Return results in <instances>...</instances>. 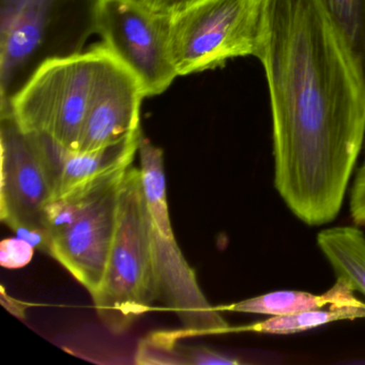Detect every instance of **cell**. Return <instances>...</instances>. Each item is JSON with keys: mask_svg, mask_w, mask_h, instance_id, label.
<instances>
[{"mask_svg": "<svg viewBox=\"0 0 365 365\" xmlns=\"http://www.w3.org/2000/svg\"><path fill=\"white\" fill-rule=\"evenodd\" d=\"M129 166L115 168L93 177L54 198L46 209V225L53 238L73 224L80 213L93 200L119 182Z\"/></svg>", "mask_w": 365, "mask_h": 365, "instance_id": "cell-13", "label": "cell"}, {"mask_svg": "<svg viewBox=\"0 0 365 365\" xmlns=\"http://www.w3.org/2000/svg\"><path fill=\"white\" fill-rule=\"evenodd\" d=\"M274 187L309 226L339 215L365 140V83L318 0H266Z\"/></svg>", "mask_w": 365, "mask_h": 365, "instance_id": "cell-1", "label": "cell"}, {"mask_svg": "<svg viewBox=\"0 0 365 365\" xmlns=\"http://www.w3.org/2000/svg\"><path fill=\"white\" fill-rule=\"evenodd\" d=\"M97 34L138 78L146 98L161 95L179 76L168 46V18L140 0H100Z\"/></svg>", "mask_w": 365, "mask_h": 365, "instance_id": "cell-6", "label": "cell"}, {"mask_svg": "<svg viewBox=\"0 0 365 365\" xmlns=\"http://www.w3.org/2000/svg\"><path fill=\"white\" fill-rule=\"evenodd\" d=\"M100 0H0V116L36 72L84 53Z\"/></svg>", "mask_w": 365, "mask_h": 365, "instance_id": "cell-2", "label": "cell"}, {"mask_svg": "<svg viewBox=\"0 0 365 365\" xmlns=\"http://www.w3.org/2000/svg\"><path fill=\"white\" fill-rule=\"evenodd\" d=\"M0 301L3 307L7 309L8 312L16 316V317L20 318V319H25L26 317V312L29 307H31V304H27V303L22 302V301L16 300V299L12 298L9 294L6 292L5 287L1 286L0 288Z\"/></svg>", "mask_w": 365, "mask_h": 365, "instance_id": "cell-22", "label": "cell"}, {"mask_svg": "<svg viewBox=\"0 0 365 365\" xmlns=\"http://www.w3.org/2000/svg\"><path fill=\"white\" fill-rule=\"evenodd\" d=\"M195 336L182 330L151 332L138 343L135 363L140 365H195L196 346L182 345V337Z\"/></svg>", "mask_w": 365, "mask_h": 365, "instance_id": "cell-17", "label": "cell"}, {"mask_svg": "<svg viewBox=\"0 0 365 365\" xmlns=\"http://www.w3.org/2000/svg\"><path fill=\"white\" fill-rule=\"evenodd\" d=\"M140 1L155 14L170 18V16L200 3L202 0H140Z\"/></svg>", "mask_w": 365, "mask_h": 365, "instance_id": "cell-21", "label": "cell"}, {"mask_svg": "<svg viewBox=\"0 0 365 365\" xmlns=\"http://www.w3.org/2000/svg\"><path fill=\"white\" fill-rule=\"evenodd\" d=\"M18 238L29 242L36 250L42 253L51 254L52 250L53 237L50 230L46 227H37V226L19 225L12 228Z\"/></svg>", "mask_w": 365, "mask_h": 365, "instance_id": "cell-20", "label": "cell"}, {"mask_svg": "<svg viewBox=\"0 0 365 365\" xmlns=\"http://www.w3.org/2000/svg\"><path fill=\"white\" fill-rule=\"evenodd\" d=\"M362 151L363 162L354 177L349 200L350 215L358 226H365V140Z\"/></svg>", "mask_w": 365, "mask_h": 365, "instance_id": "cell-19", "label": "cell"}, {"mask_svg": "<svg viewBox=\"0 0 365 365\" xmlns=\"http://www.w3.org/2000/svg\"><path fill=\"white\" fill-rule=\"evenodd\" d=\"M0 220L9 228L46 227V209L56 196L35 134L22 131L12 115L0 116Z\"/></svg>", "mask_w": 365, "mask_h": 365, "instance_id": "cell-7", "label": "cell"}, {"mask_svg": "<svg viewBox=\"0 0 365 365\" xmlns=\"http://www.w3.org/2000/svg\"><path fill=\"white\" fill-rule=\"evenodd\" d=\"M365 317V304L359 299L333 303L328 309H316L292 315L272 316L264 322L247 327L245 330L264 334L289 335L305 332L339 320Z\"/></svg>", "mask_w": 365, "mask_h": 365, "instance_id": "cell-15", "label": "cell"}, {"mask_svg": "<svg viewBox=\"0 0 365 365\" xmlns=\"http://www.w3.org/2000/svg\"><path fill=\"white\" fill-rule=\"evenodd\" d=\"M97 48L42 66L11 104L10 115L22 131L46 134L78 151L91 103ZM6 116V115H5Z\"/></svg>", "mask_w": 365, "mask_h": 365, "instance_id": "cell-5", "label": "cell"}, {"mask_svg": "<svg viewBox=\"0 0 365 365\" xmlns=\"http://www.w3.org/2000/svg\"><path fill=\"white\" fill-rule=\"evenodd\" d=\"M266 0H202L168 18V46L179 76L256 57Z\"/></svg>", "mask_w": 365, "mask_h": 365, "instance_id": "cell-4", "label": "cell"}, {"mask_svg": "<svg viewBox=\"0 0 365 365\" xmlns=\"http://www.w3.org/2000/svg\"><path fill=\"white\" fill-rule=\"evenodd\" d=\"M317 245L336 277L365 296V235L354 226L322 230Z\"/></svg>", "mask_w": 365, "mask_h": 365, "instance_id": "cell-12", "label": "cell"}, {"mask_svg": "<svg viewBox=\"0 0 365 365\" xmlns=\"http://www.w3.org/2000/svg\"><path fill=\"white\" fill-rule=\"evenodd\" d=\"M121 180L93 200L73 224L53 238L50 255L65 267L91 296L98 292L106 274L116 232Z\"/></svg>", "mask_w": 365, "mask_h": 365, "instance_id": "cell-9", "label": "cell"}, {"mask_svg": "<svg viewBox=\"0 0 365 365\" xmlns=\"http://www.w3.org/2000/svg\"><path fill=\"white\" fill-rule=\"evenodd\" d=\"M96 48L93 93L76 153L104 148L140 130V106L146 96L140 81L103 43Z\"/></svg>", "mask_w": 365, "mask_h": 365, "instance_id": "cell-8", "label": "cell"}, {"mask_svg": "<svg viewBox=\"0 0 365 365\" xmlns=\"http://www.w3.org/2000/svg\"><path fill=\"white\" fill-rule=\"evenodd\" d=\"M150 213L140 170L130 165L119 187L116 232L101 286L91 296L102 324L121 334L161 299Z\"/></svg>", "mask_w": 365, "mask_h": 365, "instance_id": "cell-3", "label": "cell"}, {"mask_svg": "<svg viewBox=\"0 0 365 365\" xmlns=\"http://www.w3.org/2000/svg\"><path fill=\"white\" fill-rule=\"evenodd\" d=\"M138 153L140 155L143 187L151 221L162 234L174 237L166 196L163 150L155 146L142 132Z\"/></svg>", "mask_w": 365, "mask_h": 365, "instance_id": "cell-14", "label": "cell"}, {"mask_svg": "<svg viewBox=\"0 0 365 365\" xmlns=\"http://www.w3.org/2000/svg\"><path fill=\"white\" fill-rule=\"evenodd\" d=\"M35 247L23 239H5L0 243V264L7 269H20L33 259Z\"/></svg>", "mask_w": 365, "mask_h": 365, "instance_id": "cell-18", "label": "cell"}, {"mask_svg": "<svg viewBox=\"0 0 365 365\" xmlns=\"http://www.w3.org/2000/svg\"><path fill=\"white\" fill-rule=\"evenodd\" d=\"M140 133L142 129L116 144L95 151H66L55 198L93 177L115 168L131 165L138 151Z\"/></svg>", "mask_w": 365, "mask_h": 365, "instance_id": "cell-10", "label": "cell"}, {"mask_svg": "<svg viewBox=\"0 0 365 365\" xmlns=\"http://www.w3.org/2000/svg\"><path fill=\"white\" fill-rule=\"evenodd\" d=\"M354 288L345 279L337 277L332 288L322 294H309L298 290H279L262 296L247 299L230 305L217 307L220 312L230 311L237 313L258 314V315L283 316L324 309L333 303L343 302L352 296Z\"/></svg>", "mask_w": 365, "mask_h": 365, "instance_id": "cell-11", "label": "cell"}, {"mask_svg": "<svg viewBox=\"0 0 365 365\" xmlns=\"http://www.w3.org/2000/svg\"><path fill=\"white\" fill-rule=\"evenodd\" d=\"M365 83V0H318Z\"/></svg>", "mask_w": 365, "mask_h": 365, "instance_id": "cell-16", "label": "cell"}]
</instances>
